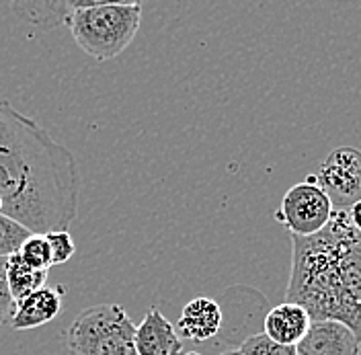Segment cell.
Instances as JSON below:
<instances>
[{
  "instance_id": "6da1fadb",
  "label": "cell",
  "mask_w": 361,
  "mask_h": 355,
  "mask_svg": "<svg viewBox=\"0 0 361 355\" xmlns=\"http://www.w3.org/2000/svg\"><path fill=\"white\" fill-rule=\"evenodd\" d=\"M74 155L29 115L0 99V214L31 234L68 230L78 216Z\"/></svg>"
},
{
  "instance_id": "7a4b0ae2",
  "label": "cell",
  "mask_w": 361,
  "mask_h": 355,
  "mask_svg": "<svg viewBox=\"0 0 361 355\" xmlns=\"http://www.w3.org/2000/svg\"><path fill=\"white\" fill-rule=\"evenodd\" d=\"M288 302L312 320H338L361 341V232L347 210H335L312 236H292Z\"/></svg>"
},
{
  "instance_id": "3957f363",
  "label": "cell",
  "mask_w": 361,
  "mask_h": 355,
  "mask_svg": "<svg viewBox=\"0 0 361 355\" xmlns=\"http://www.w3.org/2000/svg\"><path fill=\"white\" fill-rule=\"evenodd\" d=\"M140 21L142 6H92L70 11L66 25L85 54L107 62L134 42Z\"/></svg>"
},
{
  "instance_id": "277c9868",
  "label": "cell",
  "mask_w": 361,
  "mask_h": 355,
  "mask_svg": "<svg viewBox=\"0 0 361 355\" xmlns=\"http://www.w3.org/2000/svg\"><path fill=\"white\" fill-rule=\"evenodd\" d=\"M68 355H137L135 327L119 304L82 311L66 331Z\"/></svg>"
},
{
  "instance_id": "5b68a950",
  "label": "cell",
  "mask_w": 361,
  "mask_h": 355,
  "mask_svg": "<svg viewBox=\"0 0 361 355\" xmlns=\"http://www.w3.org/2000/svg\"><path fill=\"white\" fill-rule=\"evenodd\" d=\"M333 201L318 185L316 175L290 187L281 200L277 220L283 224L292 236H312L320 232L333 218Z\"/></svg>"
},
{
  "instance_id": "8992f818",
  "label": "cell",
  "mask_w": 361,
  "mask_h": 355,
  "mask_svg": "<svg viewBox=\"0 0 361 355\" xmlns=\"http://www.w3.org/2000/svg\"><path fill=\"white\" fill-rule=\"evenodd\" d=\"M316 181L331 198L335 210H349L361 200V150L353 146L333 150L320 164Z\"/></svg>"
},
{
  "instance_id": "52a82bcc",
  "label": "cell",
  "mask_w": 361,
  "mask_h": 355,
  "mask_svg": "<svg viewBox=\"0 0 361 355\" xmlns=\"http://www.w3.org/2000/svg\"><path fill=\"white\" fill-rule=\"evenodd\" d=\"M295 351L298 355H360L361 341L338 320H312Z\"/></svg>"
},
{
  "instance_id": "ba28073f",
  "label": "cell",
  "mask_w": 361,
  "mask_h": 355,
  "mask_svg": "<svg viewBox=\"0 0 361 355\" xmlns=\"http://www.w3.org/2000/svg\"><path fill=\"white\" fill-rule=\"evenodd\" d=\"M180 339H187L191 343H205L209 339H216L224 327V312L220 302L214 298H193L183 306L179 316Z\"/></svg>"
},
{
  "instance_id": "9c48e42d",
  "label": "cell",
  "mask_w": 361,
  "mask_h": 355,
  "mask_svg": "<svg viewBox=\"0 0 361 355\" xmlns=\"http://www.w3.org/2000/svg\"><path fill=\"white\" fill-rule=\"evenodd\" d=\"M135 349L137 355H185L180 335L158 308H150L135 327Z\"/></svg>"
},
{
  "instance_id": "30bf717a",
  "label": "cell",
  "mask_w": 361,
  "mask_h": 355,
  "mask_svg": "<svg viewBox=\"0 0 361 355\" xmlns=\"http://www.w3.org/2000/svg\"><path fill=\"white\" fill-rule=\"evenodd\" d=\"M312 325V318L308 311L295 302H281L279 306H273L263 318V333L273 339L279 345H292L295 347L304 335L308 333Z\"/></svg>"
},
{
  "instance_id": "8fae6325",
  "label": "cell",
  "mask_w": 361,
  "mask_h": 355,
  "mask_svg": "<svg viewBox=\"0 0 361 355\" xmlns=\"http://www.w3.org/2000/svg\"><path fill=\"white\" fill-rule=\"evenodd\" d=\"M62 288H39L21 302H17V311L13 314L11 327L15 331H29L51 323L62 311Z\"/></svg>"
},
{
  "instance_id": "7c38bea8",
  "label": "cell",
  "mask_w": 361,
  "mask_h": 355,
  "mask_svg": "<svg viewBox=\"0 0 361 355\" xmlns=\"http://www.w3.org/2000/svg\"><path fill=\"white\" fill-rule=\"evenodd\" d=\"M13 6L23 21L45 31L64 25L70 15L68 0H17Z\"/></svg>"
},
{
  "instance_id": "4fadbf2b",
  "label": "cell",
  "mask_w": 361,
  "mask_h": 355,
  "mask_svg": "<svg viewBox=\"0 0 361 355\" xmlns=\"http://www.w3.org/2000/svg\"><path fill=\"white\" fill-rule=\"evenodd\" d=\"M45 279H47L45 269L27 265L17 253L6 259V284L15 302H21L23 298H27L35 289L44 288Z\"/></svg>"
},
{
  "instance_id": "5bb4252c",
  "label": "cell",
  "mask_w": 361,
  "mask_h": 355,
  "mask_svg": "<svg viewBox=\"0 0 361 355\" xmlns=\"http://www.w3.org/2000/svg\"><path fill=\"white\" fill-rule=\"evenodd\" d=\"M17 255L21 257L27 265L35 267V269H49L54 267L51 263V248L47 243L45 234H29L21 244V248L17 251Z\"/></svg>"
},
{
  "instance_id": "9a60e30c",
  "label": "cell",
  "mask_w": 361,
  "mask_h": 355,
  "mask_svg": "<svg viewBox=\"0 0 361 355\" xmlns=\"http://www.w3.org/2000/svg\"><path fill=\"white\" fill-rule=\"evenodd\" d=\"M243 355H298L292 345H279L265 333H252L238 345Z\"/></svg>"
},
{
  "instance_id": "2e32d148",
  "label": "cell",
  "mask_w": 361,
  "mask_h": 355,
  "mask_svg": "<svg viewBox=\"0 0 361 355\" xmlns=\"http://www.w3.org/2000/svg\"><path fill=\"white\" fill-rule=\"evenodd\" d=\"M29 234L31 232L27 228H23L21 224L15 222L13 218H8L4 214H0V257L15 255Z\"/></svg>"
},
{
  "instance_id": "e0dca14e",
  "label": "cell",
  "mask_w": 361,
  "mask_h": 355,
  "mask_svg": "<svg viewBox=\"0 0 361 355\" xmlns=\"http://www.w3.org/2000/svg\"><path fill=\"white\" fill-rule=\"evenodd\" d=\"M45 236H47L49 248H51L54 265H62L72 259V255L76 253V246H74V241L68 230H51V232H45Z\"/></svg>"
},
{
  "instance_id": "ac0fdd59",
  "label": "cell",
  "mask_w": 361,
  "mask_h": 355,
  "mask_svg": "<svg viewBox=\"0 0 361 355\" xmlns=\"http://www.w3.org/2000/svg\"><path fill=\"white\" fill-rule=\"evenodd\" d=\"M6 259L8 257H0V327L11 325L13 314L17 311V302L13 300L6 284Z\"/></svg>"
},
{
  "instance_id": "d6986e66",
  "label": "cell",
  "mask_w": 361,
  "mask_h": 355,
  "mask_svg": "<svg viewBox=\"0 0 361 355\" xmlns=\"http://www.w3.org/2000/svg\"><path fill=\"white\" fill-rule=\"evenodd\" d=\"M70 11L92 6H142V0H68Z\"/></svg>"
},
{
  "instance_id": "ffe728a7",
  "label": "cell",
  "mask_w": 361,
  "mask_h": 355,
  "mask_svg": "<svg viewBox=\"0 0 361 355\" xmlns=\"http://www.w3.org/2000/svg\"><path fill=\"white\" fill-rule=\"evenodd\" d=\"M347 214H349V220H351V224L357 228L361 232V200L357 201V203H353L349 210H347Z\"/></svg>"
},
{
  "instance_id": "44dd1931",
  "label": "cell",
  "mask_w": 361,
  "mask_h": 355,
  "mask_svg": "<svg viewBox=\"0 0 361 355\" xmlns=\"http://www.w3.org/2000/svg\"><path fill=\"white\" fill-rule=\"evenodd\" d=\"M220 355H243L240 351H238V347L236 349H226V351H222Z\"/></svg>"
},
{
  "instance_id": "7402d4cb",
  "label": "cell",
  "mask_w": 361,
  "mask_h": 355,
  "mask_svg": "<svg viewBox=\"0 0 361 355\" xmlns=\"http://www.w3.org/2000/svg\"><path fill=\"white\" fill-rule=\"evenodd\" d=\"M185 355H202V354H197V351H189V354H185Z\"/></svg>"
},
{
  "instance_id": "603a6c76",
  "label": "cell",
  "mask_w": 361,
  "mask_h": 355,
  "mask_svg": "<svg viewBox=\"0 0 361 355\" xmlns=\"http://www.w3.org/2000/svg\"><path fill=\"white\" fill-rule=\"evenodd\" d=\"M0 210H2V201H0Z\"/></svg>"
},
{
  "instance_id": "cb8c5ba5",
  "label": "cell",
  "mask_w": 361,
  "mask_h": 355,
  "mask_svg": "<svg viewBox=\"0 0 361 355\" xmlns=\"http://www.w3.org/2000/svg\"><path fill=\"white\" fill-rule=\"evenodd\" d=\"M11 2H13V4H15V2H17V0H11Z\"/></svg>"
}]
</instances>
